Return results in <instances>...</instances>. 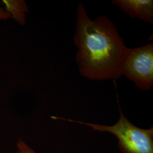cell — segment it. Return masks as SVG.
Segmentation results:
<instances>
[{"mask_svg":"<svg viewBox=\"0 0 153 153\" xmlns=\"http://www.w3.org/2000/svg\"><path fill=\"white\" fill-rule=\"evenodd\" d=\"M76 15L74 41L81 75L92 80L119 78L128 48L114 23L102 16L91 19L81 3L78 4Z\"/></svg>","mask_w":153,"mask_h":153,"instance_id":"6da1fadb","label":"cell"},{"mask_svg":"<svg viewBox=\"0 0 153 153\" xmlns=\"http://www.w3.org/2000/svg\"><path fill=\"white\" fill-rule=\"evenodd\" d=\"M120 109V119L112 126L100 125L74 120L66 118L55 119L76 123L92 128L94 131L112 133L119 140V147L123 153H153V128L143 129L134 126Z\"/></svg>","mask_w":153,"mask_h":153,"instance_id":"7a4b0ae2","label":"cell"},{"mask_svg":"<svg viewBox=\"0 0 153 153\" xmlns=\"http://www.w3.org/2000/svg\"><path fill=\"white\" fill-rule=\"evenodd\" d=\"M121 74L142 90L153 86V44L128 48L121 66Z\"/></svg>","mask_w":153,"mask_h":153,"instance_id":"3957f363","label":"cell"},{"mask_svg":"<svg viewBox=\"0 0 153 153\" xmlns=\"http://www.w3.org/2000/svg\"><path fill=\"white\" fill-rule=\"evenodd\" d=\"M114 5L131 18H138L149 23H153L152 0H115Z\"/></svg>","mask_w":153,"mask_h":153,"instance_id":"277c9868","label":"cell"},{"mask_svg":"<svg viewBox=\"0 0 153 153\" xmlns=\"http://www.w3.org/2000/svg\"><path fill=\"white\" fill-rule=\"evenodd\" d=\"M2 2L4 8L10 14L11 18L23 25L28 11L27 4L22 0H4Z\"/></svg>","mask_w":153,"mask_h":153,"instance_id":"5b68a950","label":"cell"},{"mask_svg":"<svg viewBox=\"0 0 153 153\" xmlns=\"http://www.w3.org/2000/svg\"><path fill=\"white\" fill-rule=\"evenodd\" d=\"M18 153H35V152L23 141H19L17 143Z\"/></svg>","mask_w":153,"mask_h":153,"instance_id":"8992f818","label":"cell"},{"mask_svg":"<svg viewBox=\"0 0 153 153\" xmlns=\"http://www.w3.org/2000/svg\"><path fill=\"white\" fill-rule=\"evenodd\" d=\"M10 18H11L10 14L2 6V4L0 2V20H5Z\"/></svg>","mask_w":153,"mask_h":153,"instance_id":"52a82bcc","label":"cell"}]
</instances>
